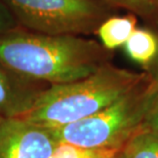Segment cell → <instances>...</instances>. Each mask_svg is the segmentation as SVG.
<instances>
[{
	"mask_svg": "<svg viewBox=\"0 0 158 158\" xmlns=\"http://www.w3.org/2000/svg\"><path fill=\"white\" fill-rule=\"evenodd\" d=\"M153 83H154V86H155V88H156V90L158 91V72H157V75H156V79H155V81H154Z\"/></svg>",
	"mask_w": 158,
	"mask_h": 158,
	"instance_id": "14",
	"label": "cell"
},
{
	"mask_svg": "<svg viewBox=\"0 0 158 158\" xmlns=\"http://www.w3.org/2000/svg\"><path fill=\"white\" fill-rule=\"evenodd\" d=\"M104 48L76 35L12 30L0 35V66L27 78L68 83L90 76L103 67Z\"/></svg>",
	"mask_w": 158,
	"mask_h": 158,
	"instance_id": "1",
	"label": "cell"
},
{
	"mask_svg": "<svg viewBox=\"0 0 158 158\" xmlns=\"http://www.w3.org/2000/svg\"><path fill=\"white\" fill-rule=\"evenodd\" d=\"M145 126L158 131V98L154 101L153 105L151 107L149 113H148Z\"/></svg>",
	"mask_w": 158,
	"mask_h": 158,
	"instance_id": "13",
	"label": "cell"
},
{
	"mask_svg": "<svg viewBox=\"0 0 158 158\" xmlns=\"http://www.w3.org/2000/svg\"><path fill=\"white\" fill-rule=\"evenodd\" d=\"M124 158H158V131L144 127L122 149Z\"/></svg>",
	"mask_w": 158,
	"mask_h": 158,
	"instance_id": "9",
	"label": "cell"
},
{
	"mask_svg": "<svg viewBox=\"0 0 158 158\" xmlns=\"http://www.w3.org/2000/svg\"><path fill=\"white\" fill-rule=\"evenodd\" d=\"M140 87L96 114L48 129L58 143L94 149H123L137 132L146 127L148 113L158 94L154 83L144 90Z\"/></svg>",
	"mask_w": 158,
	"mask_h": 158,
	"instance_id": "3",
	"label": "cell"
},
{
	"mask_svg": "<svg viewBox=\"0 0 158 158\" xmlns=\"http://www.w3.org/2000/svg\"><path fill=\"white\" fill-rule=\"evenodd\" d=\"M122 149H94L68 143H58L50 158H114Z\"/></svg>",
	"mask_w": 158,
	"mask_h": 158,
	"instance_id": "10",
	"label": "cell"
},
{
	"mask_svg": "<svg viewBox=\"0 0 158 158\" xmlns=\"http://www.w3.org/2000/svg\"><path fill=\"white\" fill-rule=\"evenodd\" d=\"M15 20L36 33L76 35L97 30L106 20L101 0H2Z\"/></svg>",
	"mask_w": 158,
	"mask_h": 158,
	"instance_id": "4",
	"label": "cell"
},
{
	"mask_svg": "<svg viewBox=\"0 0 158 158\" xmlns=\"http://www.w3.org/2000/svg\"><path fill=\"white\" fill-rule=\"evenodd\" d=\"M36 94H25L0 69V113L2 116H19L32 104Z\"/></svg>",
	"mask_w": 158,
	"mask_h": 158,
	"instance_id": "7",
	"label": "cell"
},
{
	"mask_svg": "<svg viewBox=\"0 0 158 158\" xmlns=\"http://www.w3.org/2000/svg\"><path fill=\"white\" fill-rule=\"evenodd\" d=\"M134 15L108 18L97 29L98 36L106 49H115L124 45L135 30Z\"/></svg>",
	"mask_w": 158,
	"mask_h": 158,
	"instance_id": "6",
	"label": "cell"
},
{
	"mask_svg": "<svg viewBox=\"0 0 158 158\" xmlns=\"http://www.w3.org/2000/svg\"><path fill=\"white\" fill-rule=\"evenodd\" d=\"M15 19L2 1H0V35L15 30Z\"/></svg>",
	"mask_w": 158,
	"mask_h": 158,
	"instance_id": "12",
	"label": "cell"
},
{
	"mask_svg": "<svg viewBox=\"0 0 158 158\" xmlns=\"http://www.w3.org/2000/svg\"><path fill=\"white\" fill-rule=\"evenodd\" d=\"M56 144L48 128L20 116H0V158H50Z\"/></svg>",
	"mask_w": 158,
	"mask_h": 158,
	"instance_id": "5",
	"label": "cell"
},
{
	"mask_svg": "<svg viewBox=\"0 0 158 158\" xmlns=\"http://www.w3.org/2000/svg\"><path fill=\"white\" fill-rule=\"evenodd\" d=\"M114 158H124V155H123V152H122V150L120 151V152L117 154V155H116Z\"/></svg>",
	"mask_w": 158,
	"mask_h": 158,
	"instance_id": "15",
	"label": "cell"
},
{
	"mask_svg": "<svg viewBox=\"0 0 158 158\" xmlns=\"http://www.w3.org/2000/svg\"><path fill=\"white\" fill-rule=\"evenodd\" d=\"M142 81L141 75L104 65L86 78L37 94L19 116L46 128L61 127L102 111L138 89Z\"/></svg>",
	"mask_w": 158,
	"mask_h": 158,
	"instance_id": "2",
	"label": "cell"
},
{
	"mask_svg": "<svg viewBox=\"0 0 158 158\" xmlns=\"http://www.w3.org/2000/svg\"><path fill=\"white\" fill-rule=\"evenodd\" d=\"M127 56L135 62L146 66L158 52V40L150 31L135 29L124 44Z\"/></svg>",
	"mask_w": 158,
	"mask_h": 158,
	"instance_id": "8",
	"label": "cell"
},
{
	"mask_svg": "<svg viewBox=\"0 0 158 158\" xmlns=\"http://www.w3.org/2000/svg\"><path fill=\"white\" fill-rule=\"evenodd\" d=\"M119 7L127 8L135 14L150 17L158 14V0H101Z\"/></svg>",
	"mask_w": 158,
	"mask_h": 158,
	"instance_id": "11",
	"label": "cell"
}]
</instances>
